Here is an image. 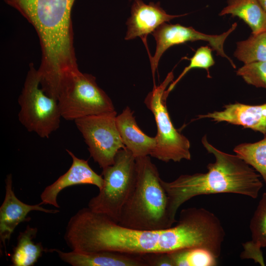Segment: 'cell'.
<instances>
[{"label":"cell","mask_w":266,"mask_h":266,"mask_svg":"<svg viewBox=\"0 0 266 266\" xmlns=\"http://www.w3.org/2000/svg\"><path fill=\"white\" fill-rule=\"evenodd\" d=\"M34 28L41 60L37 69L41 84L59 89L79 69L73 47L71 12L75 0H4Z\"/></svg>","instance_id":"6da1fadb"},{"label":"cell","mask_w":266,"mask_h":266,"mask_svg":"<svg viewBox=\"0 0 266 266\" xmlns=\"http://www.w3.org/2000/svg\"><path fill=\"white\" fill-rule=\"evenodd\" d=\"M201 143L215 162L207 166V172L182 174L171 182L162 179L168 198V210L174 223L179 208L191 199L202 195L233 193L256 199L263 186L261 175L236 155L224 152L207 140Z\"/></svg>","instance_id":"7a4b0ae2"},{"label":"cell","mask_w":266,"mask_h":266,"mask_svg":"<svg viewBox=\"0 0 266 266\" xmlns=\"http://www.w3.org/2000/svg\"><path fill=\"white\" fill-rule=\"evenodd\" d=\"M137 178L124 206L118 224L131 229L156 231L174 223L168 210V198L156 166L149 156L135 158Z\"/></svg>","instance_id":"3957f363"},{"label":"cell","mask_w":266,"mask_h":266,"mask_svg":"<svg viewBox=\"0 0 266 266\" xmlns=\"http://www.w3.org/2000/svg\"><path fill=\"white\" fill-rule=\"evenodd\" d=\"M84 240L91 252L112 251L146 254L174 251L171 227L156 231L133 230L123 227L100 213L94 214L89 219Z\"/></svg>","instance_id":"277c9868"},{"label":"cell","mask_w":266,"mask_h":266,"mask_svg":"<svg viewBox=\"0 0 266 266\" xmlns=\"http://www.w3.org/2000/svg\"><path fill=\"white\" fill-rule=\"evenodd\" d=\"M101 175L103 186L99 194L90 199L88 207L118 223L122 210L135 185V158L126 148L120 149L114 163L102 168Z\"/></svg>","instance_id":"5b68a950"},{"label":"cell","mask_w":266,"mask_h":266,"mask_svg":"<svg viewBox=\"0 0 266 266\" xmlns=\"http://www.w3.org/2000/svg\"><path fill=\"white\" fill-rule=\"evenodd\" d=\"M18 101V119L28 131L48 138L59 129L62 116L58 101L42 89L37 69L33 64L30 65Z\"/></svg>","instance_id":"8992f818"},{"label":"cell","mask_w":266,"mask_h":266,"mask_svg":"<svg viewBox=\"0 0 266 266\" xmlns=\"http://www.w3.org/2000/svg\"><path fill=\"white\" fill-rule=\"evenodd\" d=\"M173 77V72H169L160 85L153 87L144 101L154 116L157 129L156 146L150 156L166 163L191 158L190 141L174 128L166 104V89Z\"/></svg>","instance_id":"52a82bcc"},{"label":"cell","mask_w":266,"mask_h":266,"mask_svg":"<svg viewBox=\"0 0 266 266\" xmlns=\"http://www.w3.org/2000/svg\"><path fill=\"white\" fill-rule=\"evenodd\" d=\"M62 118L75 121L115 111L113 102L92 74L78 70L66 80L57 99Z\"/></svg>","instance_id":"ba28073f"},{"label":"cell","mask_w":266,"mask_h":266,"mask_svg":"<svg viewBox=\"0 0 266 266\" xmlns=\"http://www.w3.org/2000/svg\"><path fill=\"white\" fill-rule=\"evenodd\" d=\"M116 116L115 110L74 121L90 156L102 168L112 165L118 151L126 148L117 127Z\"/></svg>","instance_id":"9c48e42d"},{"label":"cell","mask_w":266,"mask_h":266,"mask_svg":"<svg viewBox=\"0 0 266 266\" xmlns=\"http://www.w3.org/2000/svg\"><path fill=\"white\" fill-rule=\"evenodd\" d=\"M233 24L226 32L220 34H207L200 32L192 27H185L180 24H168L164 23L159 26L152 34L155 39L156 47L153 56H149L154 85L155 74L163 53L169 47L187 42L202 40L207 42L217 54L227 59H231L224 51V43L228 36L236 29Z\"/></svg>","instance_id":"30bf717a"},{"label":"cell","mask_w":266,"mask_h":266,"mask_svg":"<svg viewBox=\"0 0 266 266\" xmlns=\"http://www.w3.org/2000/svg\"><path fill=\"white\" fill-rule=\"evenodd\" d=\"M72 159V164L68 170L60 176L54 182L47 186L40 195L41 204H48L56 208L60 206L57 197L64 189L80 184H91L97 186L99 190L103 185L102 175L95 172L88 161L77 157L71 151L66 149Z\"/></svg>","instance_id":"8fae6325"},{"label":"cell","mask_w":266,"mask_h":266,"mask_svg":"<svg viewBox=\"0 0 266 266\" xmlns=\"http://www.w3.org/2000/svg\"><path fill=\"white\" fill-rule=\"evenodd\" d=\"M185 15L168 14L161 7L159 2L146 4L142 0H133L131 15L126 22L128 30L125 39L140 37L147 49L148 34L152 33L161 24Z\"/></svg>","instance_id":"7c38bea8"},{"label":"cell","mask_w":266,"mask_h":266,"mask_svg":"<svg viewBox=\"0 0 266 266\" xmlns=\"http://www.w3.org/2000/svg\"><path fill=\"white\" fill-rule=\"evenodd\" d=\"M4 199L0 207V238L5 248L16 227L27 220V215L32 211H39L47 213H57L59 210H49L41 206L40 203L30 205L24 203L16 196L12 189L11 174L5 178Z\"/></svg>","instance_id":"4fadbf2b"},{"label":"cell","mask_w":266,"mask_h":266,"mask_svg":"<svg viewBox=\"0 0 266 266\" xmlns=\"http://www.w3.org/2000/svg\"><path fill=\"white\" fill-rule=\"evenodd\" d=\"M63 261L72 266H149L147 254H134L112 251L85 253L64 252L51 249Z\"/></svg>","instance_id":"5bb4252c"},{"label":"cell","mask_w":266,"mask_h":266,"mask_svg":"<svg viewBox=\"0 0 266 266\" xmlns=\"http://www.w3.org/2000/svg\"><path fill=\"white\" fill-rule=\"evenodd\" d=\"M224 108L221 111L200 115L198 118H209L217 122H226L266 134V103L248 105L235 102L225 105Z\"/></svg>","instance_id":"9a60e30c"},{"label":"cell","mask_w":266,"mask_h":266,"mask_svg":"<svg viewBox=\"0 0 266 266\" xmlns=\"http://www.w3.org/2000/svg\"><path fill=\"white\" fill-rule=\"evenodd\" d=\"M116 122L125 147L135 158L150 156L156 146L155 137L149 136L142 131L129 106L117 115Z\"/></svg>","instance_id":"2e32d148"},{"label":"cell","mask_w":266,"mask_h":266,"mask_svg":"<svg viewBox=\"0 0 266 266\" xmlns=\"http://www.w3.org/2000/svg\"><path fill=\"white\" fill-rule=\"evenodd\" d=\"M230 14L242 19L256 34L266 31V12L258 0H228L227 5L219 13Z\"/></svg>","instance_id":"e0dca14e"},{"label":"cell","mask_w":266,"mask_h":266,"mask_svg":"<svg viewBox=\"0 0 266 266\" xmlns=\"http://www.w3.org/2000/svg\"><path fill=\"white\" fill-rule=\"evenodd\" d=\"M37 228L27 226L20 232L17 237V243L13 249L11 261L13 266H32L37 262L43 252L50 251L45 249L41 243H35Z\"/></svg>","instance_id":"ac0fdd59"},{"label":"cell","mask_w":266,"mask_h":266,"mask_svg":"<svg viewBox=\"0 0 266 266\" xmlns=\"http://www.w3.org/2000/svg\"><path fill=\"white\" fill-rule=\"evenodd\" d=\"M234 56L244 64L266 62V31L237 42Z\"/></svg>","instance_id":"d6986e66"},{"label":"cell","mask_w":266,"mask_h":266,"mask_svg":"<svg viewBox=\"0 0 266 266\" xmlns=\"http://www.w3.org/2000/svg\"><path fill=\"white\" fill-rule=\"evenodd\" d=\"M233 151L258 172L266 184V134L259 141L236 145Z\"/></svg>","instance_id":"ffe728a7"},{"label":"cell","mask_w":266,"mask_h":266,"mask_svg":"<svg viewBox=\"0 0 266 266\" xmlns=\"http://www.w3.org/2000/svg\"><path fill=\"white\" fill-rule=\"evenodd\" d=\"M173 266H215L217 259L201 248H189L169 252Z\"/></svg>","instance_id":"44dd1931"},{"label":"cell","mask_w":266,"mask_h":266,"mask_svg":"<svg viewBox=\"0 0 266 266\" xmlns=\"http://www.w3.org/2000/svg\"><path fill=\"white\" fill-rule=\"evenodd\" d=\"M213 49L209 46H201L199 48L194 55L190 59V64L186 66L179 75L177 78L172 81L168 89L166 90L165 94L168 96L178 82L191 69L195 68L205 69L207 72V77H210L209 75V68L215 64V61L212 54Z\"/></svg>","instance_id":"7402d4cb"},{"label":"cell","mask_w":266,"mask_h":266,"mask_svg":"<svg viewBox=\"0 0 266 266\" xmlns=\"http://www.w3.org/2000/svg\"><path fill=\"white\" fill-rule=\"evenodd\" d=\"M252 240L262 248L266 247V193L262 198L251 219Z\"/></svg>","instance_id":"603a6c76"},{"label":"cell","mask_w":266,"mask_h":266,"mask_svg":"<svg viewBox=\"0 0 266 266\" xmlns=\"http://www.w3.org/2000/svg\"><path fill=\"white\" fill-rule=\"evenodd\" d=\"M236 73L247 84L266 89V62L244 64Z\"/></svg>","instance_id":"cb8c5ba5"},{"label":"cell","mask_w":266,"mask_h":266,"mask_svg":"<svg viewBox=\"0 0 266 266\" xmlns=\"http://www.w3.org/2000/svg\"><path fill=\"white\" fill-rule=\"evenodd\" d=\"M243 250L240 255L241 259H252L261 266H265L262 247L252 240L242 244Z\"/></svg>","instance_id":"d4e9b609"},{"label":"cell","mask_w":266,"mask_h":266,"mask_svg":"<svg viewBox=\"0 0 266 266\" xmlns=\"http://www.w3.org/2000/svg\"><path fill=\"white\" fill-rule=\"evenodd\" d=\"M149 266H173L169 253L147 254Z\"/></svg>","instance_id":"484cf974"},{"label":"cell","mask_w":266,"mask_h":266,"mask_svg":"<svg viewBox=\"0 0 266 266\" xmlns=\"http://www.w3.org/2000/svg\"><path fill=\"white\" fill-rule=\"evenodd\" d=\"M258 1L263 9L266 12V0H258Z\"/></svg>","instance_id":"4316f807"}]
</instances>
